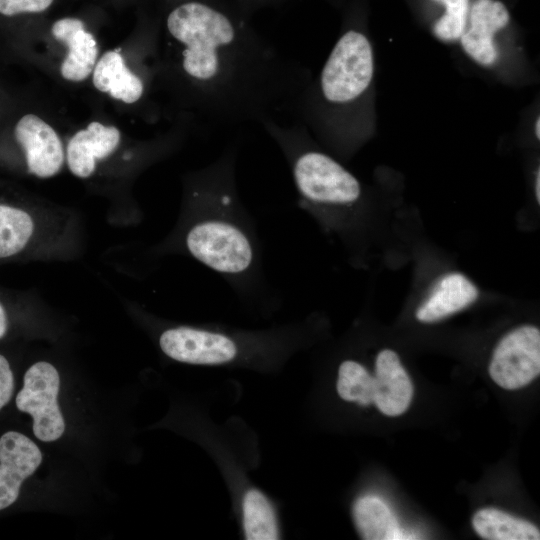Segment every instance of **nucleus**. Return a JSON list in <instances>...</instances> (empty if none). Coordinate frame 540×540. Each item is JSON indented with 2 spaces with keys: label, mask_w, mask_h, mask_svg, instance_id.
I'll list each match as a JSON object with an SVG mask.
<instances>
[{
  "label": "nucleus",
  "mask_w": 540,
  "mask_h": 540,
  "mask_svg": "<svg viewBox=\"0 0 540 540\" xmlns=\"http://www.w3.org/2000/svg\"><path fill=\"white\" fill-rule=\"evenodd\" d=\"M175 66L188 102L212 128H231L289 113L312 80L309 68L235 19L202 1L166 19Z\"/></svg>",
  "instance_id": "nucleus-1"
},
{
  "label": "nucleus",
  "mask_w": 540,
  "mask_h": 540,
  "mask_svg": "<svg viewBox=\"0 0 540 540\" xmlns=\"http://www.w3.org/2000/svg\"><path fill=\"white\" fill-rule=\"evenodd\" d=\"M240 146L233 141L189 179L181 219L163 248L188 254L246 302L280 296L265 272L263 247L237 182Z\"/></svg>",
  "instance_id": "nucleus-2"
},
{
  "label": "nucleus",
  "mask_w": 540,
  "mask_h": 540,
  "mask_svg": "<svg viewBox=\"0 0 540 540\" xmlns=\"http://www.w3.org/2000/svg\"><path fill=\"white\" fill-rule=\"evenodd\" d=\"M374 71L370 40L359 30H346L289 114L325 142L352 146L361 135L363 106Z\"/></svg>",
  "instance_id": "nucleus-3"
},
{
  "label": "nucleus",
  "mask_w": 540,
  "mask_h": 540,
  "mask_svg": "<svg viewBox=\"0 0 540 540\" xmlns=\"http://www.w3.org/2000/svg\"><path fill=\"white\" fill-rule=\"evenodd\" d=\"M59 387L57 369L49 362L39 361L25 372L23 388L16 396L18 410L32 416L33 433L44 442L59 439L65 430L57 402Z\"/></svg>",
  "instance_id": "nucleus-4"
},
{
  "label": "nucleus",
  "mask_w": 540,
  "mask_h": 540,
  "mask_svg": "<svg viewBox=\"0 0 540 540\" xmlns=\"http://www.w3.org/2000/svg\"><path fill=\"white\" fill-rule=\"evenodd\" d=\"M540 373V331L523 325L502 337L489 365L492 380L507 390L519 389Z\"/></svg>",
  "instance_id": "nucleus-5"
},
{
  "label": "nucleus",
  "mask_w": 540,
  "mask_h": 540,
  "mask_svg": "<svg viewBox=\"0 0 540 540\" xmlns=\"http://www.w3.org/2000/svg\"><path fill=\"white\" fill-rule=\"evenodd\" d=\"M159 346L171 359L189 364H225L235 360L237 355L236 346L227 334L190 326L164 330Z\"/></svg>",
  "instance_id": "nucleus-6"
},
{
  "label": "nucleus",
  "mask_w": 540,
  "mask_h": 540,
  "mask_svg": "<svg viewBox=\"0 0 540 540\" xmlns=\"http://www.w3.org/2000/svg\"><path fill=\"white\" fill-rule=\"evenodd\" d=\"M14 135L30 174L47 179L60 172L65 161L63 144L47 122L37 115L26 114L17 122Z\"/></svg>",
  "instance_id": "nucleus-7"
},
{
  "label": "nucleus",
  "mask_w": 540,
  "mask_h": 540,
  "mask_svg": "<svg viewBox=\"0 0 540 540\" xmlns=\"http://www.w3.org/2000/svg\"><path fill=\"white\" fill-rule=\"evenodd\" d=\"M509 19V12L502 2L475 0L459 38L465 54L478 65L493 66L499 56L495 35L508 24Z\"/></svg>",
  "instance_id": "nucleus-8"
},
{
  "label": "nucleus",
  "mask_w": 540,
  "mask_h": 540,
  "mask_svg": "<svg viewBox=\"0 0 540 540\" xmlns=\"http://www.w3.org/2000/svg\"><path fill=\"white\" fill-rule=\"evenodd\" d=\"M42 462L38 446L24 434L8 431L0 438V510L18 498L23 481Z\"/></svg>",
  "instance_id": "nucleus-9"
},
{
  "label": "nucleus",
  "mask_w": 540,
  "mask_h": 540,
  "mask_svg": "<svg viewBox=\"0 0 540 540\" xmlns=\"http://www.w3.org/2000/svg\"><path fill=\"white\" fill-rule=\"evenodd\" d=\"M121 134L115 126L91 122L86 129L76 132L68 142L66 161L70 172L82 179L95 171L97 161L113 154L119 146Z\"/></svg>",
  "instance_id": "nucleus-10"
},
{
  "label": "nucleus",
  "mask_w": 540,
  "mask_h": 540,
  "mask_svg": "<svg viewBox=\"0 0 540 540\" xmlns=\"http://www.w3.org/2000/svg\"><path fill=\"white\" fill-rule=\"evenodd\" d=\"M413 384L396 352L384 349L375 361L373 403L387 416L404 413L413 397Z\"/></svg>",
  "instance_id": "nucleus-11"
},
{
  "label": "nucleus",
  "mask_w": 540,
  "mask_h": 540,
  "mask_svg": "<svg viewBox=\"0 0 540 540\" xmlns=\"http://www.w3.org/2000/svg\"><path fill=\"white\" fill-rule=\"evenodd\" d=\"M51 32L68 48L60 66L62 77L72 82L86 79L92 73L98 57V46L93 35L86 31L80 19L71 17L57 20Z\"/></svg>",
  "instance_id": "nucleus-12"
},
{
  "label": "nucleus",
  "mask_w": 540,
  "mask_h": 540,
  "mask_svg": "<svg viewBox=\"0 0 540 540\" xmlns=\"http://www.w3.org/2000/svg\"><path fill=\"white\" fill-rule=\"evenodd\" d=\"M478 297L477 286L467 276L447 273L436 282L415 315L420 322H436L467 308Z\"/></svg>",
  "instance_id": "nucleus-13"
},
{
  "label": "nucleus",
  "mask_w": 540,
  "mask_h": 540,
  "mask_svg": "<svg viewBox=\"0 0 540 540\" xmlns=\"http://www.w3.org/2000/svg\"><path fill=\"white\" fill-rule=\"evenodd\" d=\"M92 81L97 90L126 104L137 102L144 94L143 80L126 66L117 50L106 52L96 62Z\"/></svg>",
  "instance_id": "nucleus-14"
},
{
  "label": "nucleus",
  "mask_w": 540,
  "mask_h": 540,
  "mask_svg": "<svg viewBox=\"0 0 540 540\" xmlns=\"http://www.w3.org/2000/svg\"><path fill=\"white\" fill-rule=\"evenodd\" d=\"M353 518L362 539H405L395 515L378 497L368 495L357 499L353 505Z\"/></svg>",
  "instance_id": "nucleus-15"
},
{
  "label": "nucleus",
  "mask_w": 540,
  "mask_h": 540,
  "mask_svg": "<svg viewBox=\"0 0 540 540\" xmlns=\"http://www.w3.org/2000/svg\"><path fill=\"white\" fill-rule=\"evenodd\" d=\"M38 222L19 206L0 203V260L24 252L35 240Z\"/></svg>",
  "instance_id": "nucleus-16"
},
{
  "label": "nucleus",
  "mask_w": 540,
  "mask_h": 540,
  "mask_svg": "<svg viewBox=\"0 0 540 540\" xmlns=\"http://www.w3.org/2000/svg\"><path fill=\"white\" fill-rule=\"evenodd\" d=\"M476 533L487 540H539L540 532L532 523L495 508L477 511L472 518Z\"/></svg>",
  "instance_id": "nucleus-17"
},
{
  "label": "nucleus",
  "mask_w": 540,
  "mask_h": 540,
  "mask_svg": "<svg viewBox=\"0 0 540 540\" xmlns=\"http://www.w3.org/2000/svg\"><path fill=\"white\" fill-rule=\"evenodd\" d=\"M243 525L248 540H276L278 528L274 510L258 490H249L243 500Z\"/></svg>",
  "instance_id": "nucleus-18"
},
{
  "label": "nucleus",
  "mask_w": 540,
  "mask_h": 540,
  "mask_svg": "<svg viewBox=\"0 0 540 540\" xmlns=\"http://www.w3.org/2000/svg\"><path fill=\"white\" fill-rule=\"evenodd\" d=\"M337 392L345 401L369 405L373 403L374 377L360 363L343 361L338 370Z\"/></svg>",
  "instance_id": "nucleus-19"
},
{
  "label": "nucleus",
  "mask_w": 540,
  "mask_h": 540,
  "mask_svg": "<svg viewBox=\"0 0 540 540\" xmlns=\"http://www.w3.org/2000/svg\"><path fill=\"white\" fill-rule=\"evenodd\" d=\"M445 6V13L433 26L434 35L445 42L459 40L469 14V0H440Z\"/></svg>",
  "instance_id": "nucleus-20"
},
{
  "label": "nucleus",
  "mask_w": 540,
  "mask_h": 540,
  "mask_svg": "<svg viewBox=\"0 0 540 540\" xmlns=\"http://www.w3.org/2000/svg\"><path fill=\"white\" fill-rule=\"evenodd\" d=\"M53 0H0V14L15 16L21 13H39L46 10Z\"/></svg>",
  "instance_id": "nucleus-21"
},
{
  "label": "nucleus",
  "mask_w": 540,
  "mask_h": 540,
  "mask_svg": "<svg viewBox=\"0 0 540 540\" xmlns=\"http://www.w3.org/2000/svg\"><path fill=\"white\" fill-rule=\"evenodd\" d=\"M14 390V377L8 360L0 354V409L11 399Z\"/></svg>",
  "instance_id": "nucleus-22"
},
{
  "label": "nucleus",
  "mask_w": 540,
  "mask_h": 540,
  "mask_svg": "<svg viewBox=\"0 0 540 540\" xmlns=\"http://www.w3.org/2000/svg\"><path fill=\"white\" fill-rule=\"evenodd\" d=\"M8 329V317L3 304L0 302V339H2Z\"/></svg>",
  "instance_id": "nucleus-23"
},
{
  "label": "nucleus",
  "mask_w": 540,
  "mask_h": 540,
  "mask_svg": "<svg viewBox=\"0 0 540 540\" xmlns=\"http://www.w3.org/2000/svg\"><path fill=\"white\" fill-rule=\"evenodd\" d=\"M534 192L537 202L540 203V170H537L534 182Z\"/></svg>",
  "instance_id": "nucleus-24"
},
{
  "label": "nucleus",
  "mask_w": 540,
  "mask_h": 540,
  "mask_svg": "<svg viewBox=\"0 0 540 540\" xmlns=\"http://www.w3.org/2000/svg\"><path fill=\"white\" fill-rule=\"evenodd\" d=\"M539 125H540V118L538 117L534 123V133L537 139H540Z\"/></svg>",
  "instance_id": "nucleus-25"
},
{
  "label": "nucleus",
  "mask_w": 540,
  "mask_h": 540,
  "mask_svg": "<svg viewBox=\"0 0 540 540\" xmlns=\"http://www.w3.org/2000/svg\"><path fill=\"white\" fill-rule=\"evenodd\" d=\"M435 1L439 2L440 0H435Z\"/></svg>",
  "instance_id": "nucleus-26"
}]
</instances>
